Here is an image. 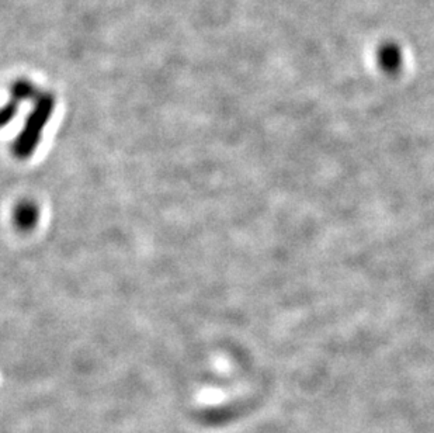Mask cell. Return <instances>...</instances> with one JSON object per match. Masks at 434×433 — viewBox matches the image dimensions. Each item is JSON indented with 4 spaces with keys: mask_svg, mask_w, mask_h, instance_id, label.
Segmentation results:
<instances>
[{
    "mask_svg": "<svg viewBox=\"0 0 434 433\" xmlns=\"http://www.w3.org/2000/svg\"><path fill=\"white\" fill-rule=\"evenodd\" d=\"M379 68L388 75H396L401 72L404 67V53L396 43L388 41L384 43L377 54Z\"/></svg>",
    "mask_w": 434,
    "mask_h": 433,
    "instance_id": "1",
    "label": "cell"
}]
</instances>
